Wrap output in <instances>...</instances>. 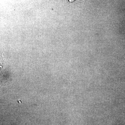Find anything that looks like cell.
Wrapping results in <instances>:
<instances>
[{
    "mask_svg": "<svg viewBox=\"0 0 125 125\" xmlns=\"http://www.w3.org/2000/svg\"><path fill=\"white\" fill-rule=\"evenodd\" d=\"M2 64L1 63V64H0V81L1 78V73H2V71H1V69H2Z\"/></svg>",
    "mask_w": 125,
    "mask_h": 125,
    "instance_id": "obj_1",
    "label": "cell"
}]
</instances>
